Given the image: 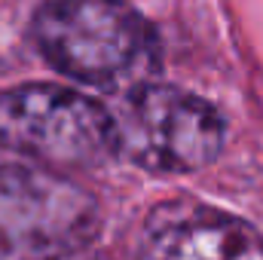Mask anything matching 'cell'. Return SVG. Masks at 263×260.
<instances>
[{
  "mask_svg": "<svg viewBox=\"0 0 263 260\" xmlns=\"http://www.w3.org/2000/svg\"><path fill=\"white\" fill-rule=\"evenodd\" d=\"M34 40L52 67L107 92L147 86L159 70L156 31L123 0H46Z\"/></svg>",
  "mask_w": 263,
  "mask_h": 260,
  "instance_id": "cell-1",
  "label": "cell"
},
{
  "mask_svg": "<svg viewBox=\"0 0 263 260\" xmlns=\"http://www.w3.org/2000/svg\"><path fill=\"white\" fill-rule=\"evenodd\" d=\"M110 114L114 153L156 175H187L217 159L227 141L223 117L196 95L172 86L123 92Z\"/></svg>",
  "mask_w": 263,
  "mask_h": 260,
  "instance_id": "cell-2",
  "label": "cell"
},
{
  "mask_svg": "<svg viewBox=\"0 0 263 260\" xmlns=\"http://www.w3.org/2000/svg\"><path fill=\"white\" fill-rule=\"evenodd\" d=\"M0 147L49 169H89L114 153L110 114L83 92L31 83L0 92Z\"/></svg>",
  "mask_w": 263,
  "mask_h": 260,
  "instance_id": "cell-3",
  "label": "cell"
},
{
  "mask_svg": "<svg viewBox=\"0 0 263 260\" xmlns=\"http://www.w3.org/2000/svg\"><path fill=\"white\" fill-rule=\"evenodd\" d=\"M98 230V205L70 178L43 169H0V260H62Z\"/></svg>",
  "mask_w": 263,
  "mask_h": 260,
  "instance_id": "cell-4",
  "label": "cell"
},
{
  "mask_svg": "<svg viewBox=\"0 0 263 260\" xmlns=\"http://www.w3.org/2000/svg\"><path fill=\"white\" fill-rule=\"evenodd\" d=\"M138 260H263V236L227 211L178 205L150 220Z\"/></svg>",
  "mask_w": 263,
  "mask_h": 260,
  "instance_id": "cell-5",
  "label": "cell"
}]
</instances>
